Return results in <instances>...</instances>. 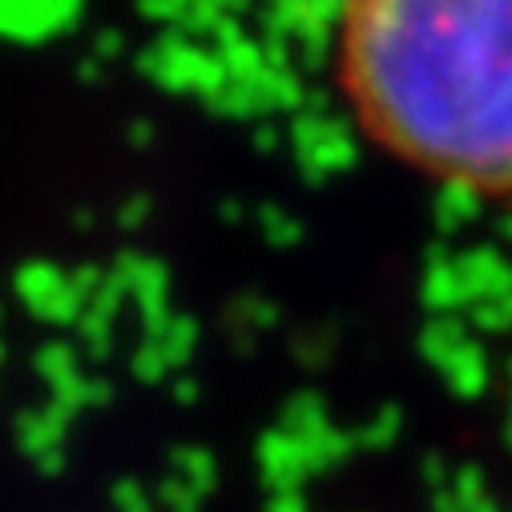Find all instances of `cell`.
Masks as SVG:
<instances>
[{
    "label": "cell",
    "mask_w": 512,
    "mask_h": 512,
    "mask_svg": "<svg viewBox=\"0 0 512 512\" xmlns=\"http://www.w3.org/2000/svg\"><path fill=\"white\" fill-rule=\"evenodd\" d=\"M335 69L383 154L480 198L512 194V0H343Z\"/></svg>",
    "instance_id": "1"
}]
</instances>
